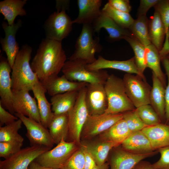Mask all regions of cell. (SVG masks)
Wrapping results in <instances>:
<instances>
[{"mask_svg":"<svg viewBox=\"0 0 169 169\" xmlns=\"http://www.w3.org/2000/svg\"><path fill=\"white\" fill-rule=\"evenodd\" d=\"M51 148L34 146L21 148L8 158L0 161V169H28L31 163L39 156Z\"/></svg>","mask_w":169,"mask_h":169,"instance_id":"8fae6325","label":"cell"},{"mask_svg":"<svg viewBox=\"0 0 169 169\" xmlns=\"http://www.w3.org/2000/svg\"><path fill=\"white\" fill-rule=\"evenodd\" d=\"M32 52V47L25 44L16 57L11 76L13 92L23 90H32L34 86L39 81L30 64Z\"/></svg>","mask_w":169,"mask_h":169,"instance_id":"7a4b0ae2","label":"cell"},{"mask_svg":"<svg viewBox=\"0 0 169 169\" xmlns=\"http://www.w3.org/2000/svg\"><path fill=\"white\" fill-rule=\"evenodd\" d=\"M69 1L56 0V7L57 11L65 10L69 8Z\"/></svg>","mask_w":169,"mask_h":169,"instance_id":"c3c4849f","label":"cell"},{"mask_svg":"<svg viewBox=\"0 0 169 169\" xmlns=\"http://www.w3.org/2000/svg\"><path fill=\"white\" fill-rule=\"evenodd\" d=\"M142 131L150 141L155 150L169 146V125L161 123L147 126Z\"/></svg>","mask_w":169,"mask_h":169,"instance_id":"cb8c5ba5","label":"cell"},{"mask_svg":"<svg viewBox=\"0 0 169 169\" xmlns=\"http://www.w3.org/2000/svg\"><path fill=\"white\" fill-rule=\"evenodd\" d=\"M79 91H73L51 96L52 111L54 115L68 113L73 107Z\"/></svg>","mask_w":169,"mask_h":169,"instance_id":"4316f807","label":"cell"},{"mask_svg":"<svg viewBox=\"0 0 169 169\" xmlns=\"http://www.w3.org/2000/svg\"><path fill=\"white\" fill-rule=\"evenodd\" d=\"M160 154V159L152 164L156 169H169V146L157 150Z\"/></svg>","mask_w":169,"mask_h":169,"instance_id":"7bdbcfd3","label":"cell"},{"mask_svg":"<svg viewBox=\"0 0 169 169\" xmlns=\"http://www.w3.org/2000/svg\"><path fill=\"white\" fill-rule=\"evenodd\" d=\"M66 56L62 42L43 39L30 65L39 81L58 75L66 62Z\"/></svg>","mask_w":169,"mask_h":169,"instance_id":"6da1fadb","label":"cell"},{"mask_svg":"<svg viewBox=\"0 0 169 169\" xmlns=\"http://www.w3.org/2000/svg\"><path fill=\"white\" fill-rule=\"evenodd\" d=\"M120 146L113 149L108 162L110 169H133L141 161L158 152L156 150L146 154H135L125 150Z\"/></svg>","mask_w":169,"mask_h":169,"instance_id":"5bb4252c","label":"cell"},{"mask_svg":"<svg viewBox=\"0 0 169 169\" xmlns=\"http://www.w3.org/2000/svg\"><path fill=\"white\" fill-rule=\"evenodd\" d=\"M120 145L125 150L136 154H146L156 151L142 131L132 132Z\"/></svg>","mask_w":169,"mask_h":169,"instance_id":"7402d4cb","label":"cell"},{"mask_svg":"<svg viewBox=\"0 0 169 169\" xmlns=\"http://www.w3.org/2000/svg\"><path fill=\"white\" fill-rule=\"evenodd\" d=\"M123 80L126 93L136 108L150 104L152 87L146 79L138 75L126 73L124 75Z\"/></svg>","mask_w":169,"mask_h":169,"instance_id":"ba28073f","label":"cell"},{"mask_svg":"<svg viewBox=\"0 0 169 169\" xmlns=\"http://www.w3.org/2000/svg\"><path fill=\"white\" fill-rule=\"evenodd\" d=\"M86 68L89 70H96L111 69L120 70L127 73L134 74L146 79L143 74L138 69L134 57L126 60H109L101 56H99L96 61L92 64H88Z\"/></svg>","mask_w":169,"mask_h":169,"instance_id":"d6986e66","label":"cell"},{"mask_svg":"<svg viewBox=\"0 0 169 169\" xmlns=\"http://www.w3.org/2000/svg\"><path fill=\"white\" fill-rule=\"evenodd\" d=\"M131 133L125 121L122 119L100 135L99 140L121 145Z\"/></svg>","mask_w":169,"mask_h":169,"instance_id":"4dcf8cb0","label":"cell"},{"mask_svg":"<svg viewBox=\"0 0 169 169\" xmlns=\"http://www.w3.org/2000/svg\"><path fill=\"white\" fill-rule=\"evenodd\" d=\"M154 8L159 13L165 29V41L159 51L162 58L169 54V0H160Z\"/></svg>","mask_w":169,"mask_h":169,"instance_id":"836d02e7","label":"cell"},{"mask_svg":"<svg viewBox=\"0 0 169 169\" xmlns=\"http://www.w3.org/2000/svg\"><path fill=\"white\" fill-rule=\"evenodd\" d=\"M149 21L146 15L138 16L128 29L132 35L145 47L151 44L149 33Z\"/></svg>","mask_w":169,"mask_h":169,"instance_id":"d6a6232c","label":"cell"},{"mask_svg":"<svg viewBox=\"0 0 169 169\" xmlns=\"http://www.w3.org/2000/svg\"><path fill=\"white\" fill-rule=\"evenodd\" d=\"M85 102L89 115L105 113L108 107V100L104 85L87 83Z\"/></svg>","mask_w":169,"mask_h":169,"instance_id":"4fadbf2b","label":"cell"},{"mask_svg":"<svg viewBox=\"0 0 169 169\" xmlns=\"http://www.w3.org/2000/svg\"><path fill=\"white\" fill-rule=\"evenodd\" d=\"M123 119L132 132L141 131L147 126L141 120L137 114L135 109L122 113Z\"/></svg>","mask_w":169,"mask_h":169,"instance_id":"f35d334b","label":"cell"},{"mask_svg":"<svg viewBox=\"0 0 169 169\" xmlns=\"http://www.w3.org/2000/svg\"><path fill=\"white\" fill-rule=\"evenodd\" d=\"M129 44L134 53V57L136 66L140 72H143L147 67L145 47L132 34L126 37L125 39Z\"/></svg>","mask_w":169,"mask_h":169,"instance_id":"e575fe53","label":"cell"},{"mask_svg":"<svg viewBox=\"0 0 169 169\" xmlns=\"http://www.w3.org/2000/svg\"><path fill=\"white\" fill-rule=\"evenodd\" d=\"M102 3L101 0H78L79 13L73 23L92 24L101 12Z\"/></svg>","mask_w":169,"mask_h":169,"instance_id":"44dd1931","label":"cell"},{"mask_svg":"<svg viewBox=\"0 0 169 169\" xmlns=\"http://www.w3.org/2000/svg\"><path fill=\"white\" fill-rule=\"evenodd\" d=\"M13 104L15 113L22 115L41 123L36 100L35 97L30 95L29 91L23 90L13 92Z\"/></svg>","mask_w":169,"mask_h":169,"instance_id":"2e32d148","label":"cell"},{"mask_svg":"<svg viewBox=\"0 0 169 169\" xmlns=\"http://www.w3.org/2000/svg\"><path fill=\"white\" fill-rule=\"evenodd\" d=\"M48 128L54 144H57L63 139L67 141L69 133L68 113L53 114Z\"/></svg>","mask_w":169,"mask_h":169,"instance_id":"484cf974","label":"cell"},{"mask_svg":"<svg viewBox=\"0 0 169 169\" xmlns=\"http://www.w3.org/2000/svg\"><path fill=\"white\" fill-rule=\"evenodd\" d=\"M109 164L106 162L101 165H96L93 169H109Z\"/></svg>","mask_w":169,"mask_h":169,"instance_id":"816d5d0a","label":"cell"},{"mask_svg":"<svg viewBox=\"0 0 169 169\" xmlns=\"http://www.w3.org/2000/svg\"><path fill=\"white\" fill-rule=\"evenodd\" d=\"M86 86L80 90L75 105L68 113L69 133L67 141L74 142L80 146L81 134L89 115L85 102Z\"/></svg>","mask_w":169,"mask_h":169,"instance_id":"8992f818","label":"cell"},{"mask_svg":"<svg viewBox=\"0 0 169 169\" xmlns=\"http://www.w3.org/2000/svg\"><path fill=\"white\" fill-rule=\"evenodd\" d=\"M65 10L56 11L50 14L43 25L47 38L62 42L72 29L73 20Z\"/></svg>","mask_w":169,"mask_h":169,"instance_id":"9c48e42d","label":"cell"},{"mask_svg":"<svg viewBox=\"0 0 169 169\" xmlns=\"http://www.w3.org/2000/svg\"><path fill=\"white\" fill-rule=\"evenodd\" d=\"M32 90L37 101L41 123L47 128L53 113L51 103L48 101L45 95L46 91L39 81L34 86Z\"/></svg>","mask_w":169,"mask_h":169,"instance_id":"d4e9b609","label":"cell"},{"mask_svg":"<svg viewBox=\"0 0 169 169\" xmlns=\"http://www.w3.org/2000/svg\"><path fill=\"white\" fill-rule=\"evenodd\" d=\"M78 146L74 142H68L63 139L55 147L44 152L35 161L44 166L61 169L79 148Z\"/></svg>","mask_w":169,"mask_h":169,"instance_id":"52a82bcc","label":"cell"},{"mask_svg":"<svg viewBox=\"0 0 169 169\" xmlns=\"http://www.w3.org/2000/svg\"><path fill=\"white\" fill-rule=\"evenodd\" d=\"M27 129L26 136L30 146H41L52 148L54 144L49 131L41 123L22 115L15 113Z\"/></svg>","mask_w":169,"mask_h":169,"instance_id":"7c38bea8","label":"cell"},{"mask_svg":"<svg viewBox=\"0 0 169 169\" xmlns=\"http://www.w3.org/2000/svg\"><path fill=\"white\" fill-rule=\"evenodd\" d=\"M94 33L92 24L83 25L81 33L76 42L75 50L69 60H81L87 64L96 61L95 54L101 51L102 46L100 43L99 38H94Z\"/></svg>","mask_w":169,"mask_h":169,"instance_id":"277c9868","label":"cell"},{"mask_svg":"<svg viewBox=\"0 0 169 169\" xmlns=\"http://www.w3.org/2000/svg\"><path fill=\"white\" fill-rule=\"evenodd\" d=\"M80 146L84 154L85 169H93L97 165L94 159L84 145L81 144Z\"/></svg>","mask_w":169,"mask_h":169,"instance_id":"7dc6e473","label":"cell"},{"mask_svg":"<svg viewBox=\"0 0 169 169\" xmlns=\"http://www.w3.org/2000/svg\"><path fill=\"white\" fill-rule=\"evenodd\" d=\"M104 88L108 100L105 113H123L136 109L126 93L123 79L114 74L109 75Z\"/></svg>","mask_w":169,"mask_h":169,"instance_id":"3957f363","label":"cell"},{"mask_svg":"<svg viewBox=\"0 0 169 169\" xmlns=\"http://www.w3.org/2000/svg\"><path fill=\"white\" fill-rule=\"evenodd\" d=\"M83 145L97 165H101L105 163L110 152L114 148L120 145L115 142L100 140Z\"/></svg>","mask_w":169,"mask_h":169,"instance_id":"83f0119b","label":"cell"},{"mask_svg":"<svg viewBox=\"0 0 169 169\" xmlns=\"http://www.w3.org/2000/svg\"><path fill=\"white\" fill-rule=\"evenodd\" d=\"M18 119L16 116L7 111L0 105V126L10 124Z\"/></svg>","mask_w":169,"mask_h":169,"instance_id":"f6af8a7d","label":"cell"},{"mask_svg":"<svg viewBox=\"0 0 169 169\" xmlns=\"http://www.w3.org/2000/svg\"><path fill=\"white\" fill-rule=\"evenodd\" d=\"M167 78V84L165 88V112L166 116V124L169 125V54L161 59Z\"/></svg>","mask_w":169,"mask_h":169,"instance_id":"b9f144b4","label":"cell"},{"mask_svg":"<svg viewBox=\"0 0 169 169\" xmlns=\"http://www.w3.org/2000/svg\"><path fill=\"white\" fill-rule=\"evenodd\" d=\"M139 117L147 126L162 123L155 110L150 104L141 106L135 109Z\"/></svg>","mask_w":169,"mask_h":169,"instance_id":"74e56055","label":"cell"},{"mask_svg":"<svg viewBox=\"0 0 169 169\" xmlns=\"http://www.w3.org/2000/svg\"><path fill=\"white\" fill-rule=\"evenodd\" d=\"M122 119V113L89 115L81 132V139H90L99 135Z\"/></svg>","mask_w":169,"mask_h":169,"instance_id":"30bf717a","label":"cell"},{"mask_svg":"<svg viewBox=\"0 0 169 169\" xmlns=\"http://www.w3.org/2000/svg\"><path fill=\"white\" fill-rule=\"evenodd\" d=\"M152 87L151 91L150 104L158 115L162 123H166L165 87L158 78L152 72Z\"/></svg>","mask_w":169,"mask_h":169,"instance_id":"603a6c76","label":"cell"},{"mask_svg":"<svg viewBox=\"0 0 169 169\" xmlns=\"http://www.w3.org/2000/svg\"><path fill=\"white\" fill-rule=\"evenodd\" d=\"M146 67L158 78L164 86H166V75L161 67V58L159 51L152 44L145 47Z\"/></svg>","mask_w":169,"mask_h":169,"instance_id":"1f68e13d","label":"cell"},{"mask_svg":"<svg viewBox=\"0 0 169 169\" xmlns=\"http://www.w3.org/2000/svg\"><path fill=\"white\" fill-rule=\"evenodd\" d=\"M92 25L95 33H99L102 28H104L110 38L114 40L125 39L126 37L132 34L128 29L120 27L102 10L100 15Z\"/></svg>","mask_w":169,"mask_h":169,"instance_id":"ffe728a7","label":"cell"},{"mask_svg":"<svg viewBox=\"0 0 169 169\" xmlns=\"http://www.w3.org/2000/svg\"><path fill=\"white\" fill-rule=\"evenodd\" d=\"M28 169H29V168H28Z\"/></svg>","mask_w":169,"mask_h":169,"instance_id":"f5cc1de1","label":"cell"},{"mask_svg":"<svg viewBox=\"0 0 169 169\" xmlns=\"http://www.w3.org/2000/svg\"><path fill=\"white\" fill-rule=\"evenodd\" d=\"M87 64L80 60L66 61L61 70L63 75L69 80L89 84L104 85L109 74L104 69L89 70Z\"/></svg>","mask_w":169,"mask_h":169,"instance_id":"5b68a950","label":"cell"},{"mask_svg":"<svg viewBox=\"0 0 169 169\" xmlns=\"http://www.w3.org/2000/svg\"><path fill=\"white\" fill-rule=\"evenodd\" d=\"M101 10L117 24L125 29H128L134 20L129 13L116 9L108 2Z\"/></svg>","mask_w":169,"mask_h":169,"instance_id":"8d00e7d4","label":"cell"},{"mask_svg":"<svg viewBox=\"0 0 169 169\" xmlns=\"http://www.w3.org/2000/svg\"><path fill=\"white\" fill-rule=\"evenodd\" d=\"M61 169H85L84 154L80 146Z\"/></svg>","mask_w":169,"mask_h":169,"instance_id":"ab89813d","label":"cell"},{"mask_svg":"<svg viewBox=\"0 0 169 169\" xmlns=\"http://www.w3.org/2000/svg\"><path fill=\"white\" fill-rule=\"evenodd\" d=\"M108 3L114 8L122 12L129 13L131 10L128 0H109Z\"/></svg>","mask_w":169,"mask_h":169,"instance_id":"ee69618b","label":"cell"},{"mask_svg":"<svg viewBox=\"0 0 169 169\" xmlns=\"http://www.w3.org/2000/svg\"><path fill=\"white\" fill-rule=\"evenodd\" d=\"M23 123L19 119L3 126H0V142L11 141L23 142V137L18 133Z\"/></svg>","mask_w":169,"mask_h":169,"instance_id":"d590c367","label":"cell"},{"mask_svg":"<svg viewBox=\"0 0 169 169\" xmlns=\"http://www.w3.org/2000/svg\"><path fill=\"white\" fill-rule=\"evenodd\" d=\"M40 82L51 96L69 91H79L87 84L84 82L70 81L63 74L61 76H51Z\"/></svg>","mask_w":169,"mask_h":169,"instance_id":"ac0fdd59","label":"cell"},{"mask_svg":"<svg viewBox=\"0 0 169 169\" xmlns=\"http://www.w3.org/2000/svg\"><path fill=\"white\" fill-rule=\"evenodd\" d=\"M28 168L29 169H55L41 165L35 160L31 163Z\"/></svg>","mask_w":169,"mask_h":169,"instance_id":"f907efd6","label":"cell"},{"mask_svg":"<svg viewBox=\"0 0 169 169\" xmlns=\"http://www.w3.org/2000/svg\"><path fill=\"white\" fill-rule=\"evenodd\" d=\"M149 33L151 43L159 51L162 49L166 36L165 29L158 12L155 10L148 23Z\"/></svg>","mask_w":169,"mask_h":169,"instance_id":"f1b7e54d","label":"cell"},{"mask_svg":"<svg viewBox=\"0 0 169 169\" xmlns=\"http://www.w3.org/2000/svg\"><path fill=\"white\" fill-rule=\"evenodd\" d=\"M133 169H156L152 166L150 162L144 161H140L135 166Z\"/></svg>","mask_w":169,"mask_h":169,"instance_id":"681fc988","label":"cell"},{"mask_svg":"<svg viewBox=\"0 0 169 169\" xmlns=\"http://www.w3.org/2000/svg\"><path fill=\"white\" fill-rule=\"evenodd\" d=\"M12 68L7 59L0 57V105L6 110L14 114L13 104V92L10 74Z\"/></svg>","mask_w":169,"mask_h":169,"instance_id":"9a60e30c","label":"cell"},{"mask_svg":"<svg viewBox=\"0 0 169 169\" xmlns=\"http://www.w3.org/2000/svg\"><path fill=\"white\" fill-rule=\"evenodd\" d=\"M22 24V22L20 19L12 25H9L4 21L2 23L5 36L4 38H1L0 42L2 50L6 53L7 59L12 68L20 50L18 44L16 40V35Z\"/></svg>","mask_w":169,"mask_h":169,"instance_id":"e0dca14e","label":"cell"},{"mask_svg":"<svg viewBox=\"0 0 169 169\" xmlns=\"http://www.w3.org/2000/svg\"><path fill=\"white\" fill-rule=\"evenodd\" d=\"M23 142L7 141L0 142V157L6 159L21 149Z\"/></svg>","mask_w":169,"mask_h":169,"instance_id":"60d3db41","label":"cell"},{"mask_svg":"<svg viewBox=\"0 0 169 169\" xmlns=\"http://www.w3.org/2000/svg\"><path fill=\"white\" fill-rule=\"evenodd\" d=\"M160 0H141L140 5L137 10L138 16L146 15L148 10L154 7Z\"/></svg>","mask_w":169,"mask_h":169,"instance_id":"bcb514c9","label":"cell"},{"mask_svg":"<svg viewBox=\"0 0 169 169\" xmlns=\"http://www.w3.org/2000/svg\"><path fill=\"white\" fill-rule=\"evenodd\" d=\"M27 2V0H4L0 2V13L9 25L14 23L17 16L26 15V11L23 7Z\"/></svg>","mask_w":169,"mask_h":169,"instance_id":"f546056e","label":"cell"}]
</instances>
